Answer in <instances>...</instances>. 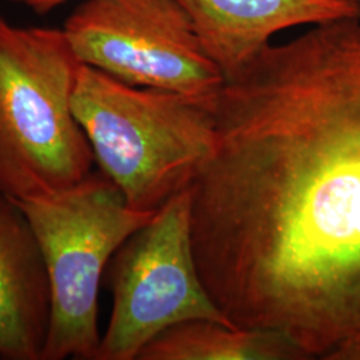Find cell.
Here are the masks:
<instances>
[{"label":"cell","mask_w":360,"mask_h":360,"mask_svg":"<svg viewBox=\"0 0 360 360\" xmlns=\"http://www.w3.org/2000/svg\"><path fill=\"white\" fill-rule=\"evenodd\" d=\"M349 1H352V3H355V4H358L360 7V0H349Z\"/></svg>","instance_id":"obj_11"},{"label":"cell","mask_w":360,"mask_h":360,"mask_svg":"<svg viewBox=\"0 0 360 360\" xmlns=\"http://www.w3.org/2000/svg\"><path fill=\"white\" fill-rule=\"evenodd\" d=\"M50 321V279L37 235L0 193V359L41 360Z\"/></svg>","instance_id":"obj_8"},{"label":"cell","mask_w":360,"mask_h":360,"mask_svg":"<svg viewBox=\"0 0 360 360\" xmlns=\"http://www.w3.org/2000/svg\"><path fill=\"white\" fill-rule=\"evenodd\" d=\"M11 3H18V4H23L27 6L28 8H32L35 13H46L51 11L53 8H56L58 6L63 4L68 0H7Z\"/></svg>","instance_id":"obj_10"},{"label":"cell","mask_w":360,"mask_h":360,"mask_svg":"<svg viewBox=\"0 0 360 360\" xmlns=\"http://www.w3.org/2000/svg\"><path fill=\"white\" fill-rule=\"evenodd\" d=\"M80 65L63 28L0 18V193L13 202L60 193L92 172L72 108Z\"/></svg>","instance_id":"obj_3"},{"label":"cell","mask_w":360,"mask_h":360,"mask_svg":"<svg viewBox=\"0 0 360 360\" xmlns=\"http://www.w3.org/2000/svg\"><path fill=\"white\" fill-rule=\"evenodd\" d=\"M63 31L80 63L131 86L214 99L224 82L178 0H84Z\"/></svg>","instance_id":"obj_6"},{"label":"cell","mask_w":360,"mask_h":360,"mask_svg":"<svg viewBox=\"0 0 360 360\" xmlns=\"http://www.w3.org/2000/svg\"><path fill=\"white\" fill-rule=\"evenodd\" d=\"M104 281L112 312L96 360H136L155 336L179 323L205 319L238 327L212 300L198 270L190 188L117 248Z\"/></svg>","instance_id":"obj_5"},{"label":"cell","mask_w":360,"mask_h":360,"mask_svg":"<svg viewBox=\"0 0 360 360\" xmlns=\"http://www.w3.org/2000/svg\"><path fill=\"white\" fill-rule=\"evenodd\" d=\"M214 99L131 86L82 63L72 108L99 171L129 207L156 212L214 153Z\"/></svg>","instance_id":"obj_2"},{"label":"cell","mask_w":360,"mask_h":360,"mask_svg":"<svg viewBox=\"0 0 360 360\" xmlns=\"http://www.w3.org/2000/svg\"><path fill=\"white\" fill-rule=\"evenodd\" d=\"M207 56L230 77L252 62L278 32L360 18L349 0H178Z\"/></svg>","instance_id":"obj_7"},{"label":"cell","mask_w":360,"mask_h":360,"mask_svg":"<svg viewBox=\"0 0 360 360\" xmlns=\"http://www.w3.org/2000/svg\"><path fill=\"white\" fill-rule=\"evenodd\" d=\"M15 203L37 235L50 279L51 321L41 360H96L105 269L155 212L129 207L102 171L60 193Z\"/></svg>","instance_id":"obj_4"},{"label":"cell","mask_w":360,"mask_h":360,"mask_svg":"<svg viewBox=\"0 0 360 360\" xmlns=\"http://www.w3.org/2000/svg\"><path fill=\"white\" fill-rule=\"evenodd\" d=\"M214 112L188 187L208 294L307 360H360V18L270 44L224 77Z\"/></svg>","instance_id":"obj_1"},{"label":"cell","mask_w":360,"mask_h":360,"mask_svg":"<svg viewBox=\"0 0 360 360\" xmlns=\"http://www.w3.org/2000/svg\"><path fill=\"white\" fill-rule=\"evenodd\" d=\"M138 360H307L283 334L229 327L205 319L179 323L155 336Z\"/></svg>","instance_id":"obj_9"}]
</instances>
